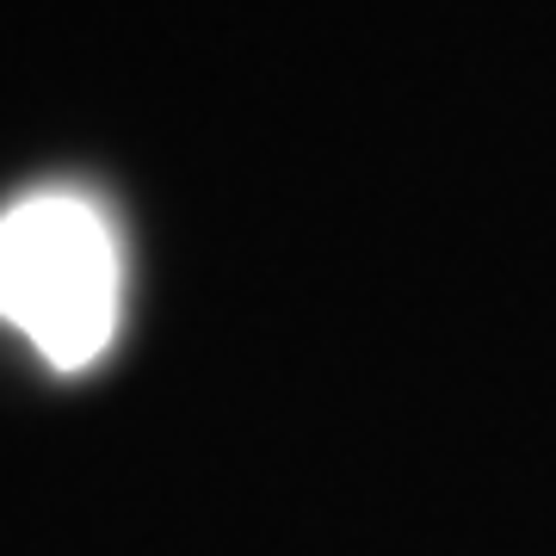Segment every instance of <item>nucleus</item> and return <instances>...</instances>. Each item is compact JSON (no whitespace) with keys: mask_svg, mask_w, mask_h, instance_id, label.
I'll use <instances>...</instances> for the list:
<instances>
[{"mask_svg":"<svg viewBox=\"0 0 556 556\" xmlns=\"http://www.w3.org/2000/svg\"><path fill=\"white\" fill-rule=\"evenodd\" d=\"M118 236L80 192H31L0 211V321L56 371H87L118 340Z\"/></svg>","mask_w":556,"mask_h":556,"instance_id":"nucleus-1","label":"nucleus"}]
</instances>
